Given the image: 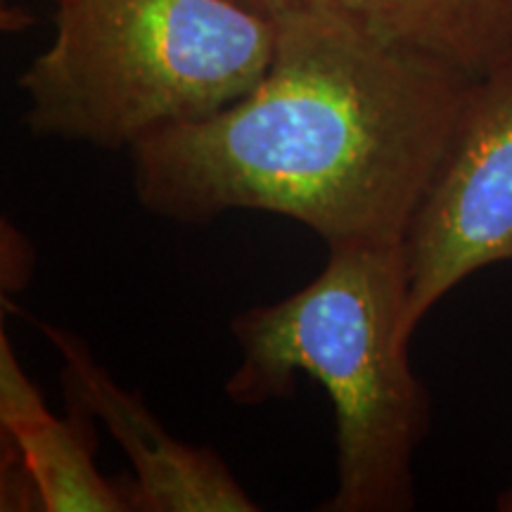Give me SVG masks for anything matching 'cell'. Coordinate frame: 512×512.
<instances>
[{"label": "cell", "mask_w": 512, "mask_h": 512, "mask_svg": "<svg viewBox=\"0 0 512 512\" xmlns=\"http://www.w3.org/2000/svg\"><path fill=\"white\" fill-rule=\"evenodd\" d=\"M273 24L252 91L133 147L138 202L176 223L268 211L328 249L401 245L472 79L382 41L342 0Z\"/></svg>", "instance_id": "obj_1"}, {"label": "cell", "mask_w": 512, "mask_h": 512, "mask_svg": "<svg viewBox=\"0 0 512 512\" xmlns=\"http://www.w3.org/2000/svg\"><path fill=\"white\" fill-rule=\"evenodd\" d=\"M382 41L479 79L512 62V0H342Z\"/></svg>", "instance_id": "obj_6"}, {"label": "cell", "mask_w": 512, "mask_h": 512, "mask_svg": "<svg viewBox=\"0 0 512 512\" xmlns=\"http://www.w3.org/2000/svg\"><path fill=\"white\" fill-rule=\"evenodd\" d=\"M60 351L64 394H72L107 427L128 456L133 508L143 512H254L259 503L242 489L214 448L171 437L140 392H126L69 332L41 323Z\"/></svg>", "instance_id": "obj_5"}, {"label": "cell", "mask_w": 512, "mask_h": 512, "mask_svg": "<svg viewBox=\"0 0 512 512\" xmlns=\"http://www.w3.org/2000/svg\"><path fill=\"white\" fill-rule=\"evenodd\" d=\"M496 508L501 510V512H512V489H508L501 498H498Z\"/></svg>", "instance_id": "obj_10"}, {"label": "cell", "mask_w": 512, "mask_h": 512, "mask_svg": "<svg viewBox=\"0 0 512 512\" xmlns=\"http://www.w3.org/2000/svg\"><path fill=\"white\" fill-rule=\"evenodd\" d=\"M17 86L38 138L128 150L226 110L264 79L275 24L233 0H62Z\"/></svg>", "instance_id": "obj_3"}, {"label": "cell", "mask_w": 512, "mask_h": 512, "mask_svg": "<svg viewBox=\"0 0 512 512\" xmlns=\"http://www.w3.org/2000/svg\"><path fill=\"white\" fill-rule=\"evenodd\" d=\"M55 3H62V0H55Z\"/></svg>", "instance_id": "obj_11"}, {"label": "cell", "mask_w": 512, "mask_h": 512, "mask_svg": "<svg viewBox=\"0 0 512 512\" xmlns=\"http://www.w3.org/2000/svg\"><path fill=\"white\" fill-rule=\"evenodd\" d=\"M401 252L411 332L470 275L512 261V62L467 86Z\"/></svg>", "instance_id": "obj_4"}, {"label": "cell", "mask_w": 512, "mask_h": 512, "mask_svg": "<svg viewBox=\"0 0 512 512\" xmlns=\"http://www.w3.org/2000/svg\"><path fill=\"white\" fill-rule=\"evenodd\" d=\"M3 242L8 247H3V266L10 268H3V290L8 292L10 290H17V287L24 285V278L22 273L17 271V266H22L24 271L31 273L29 268V261H31V254H29V242L24 240V235L19 233L15 226H10L8 221H3Z\"/></svg>", "instance_id": "obj_8"}, {"label": "cell", "mask_w": 512, "mask_h": 512, "mask_svg": "<svg viewBox=\"0 0 512 512\" xmlns=\"http://www.w3.org/2000/svg\"><path fill=\"white\" fill-rule=\"evenodd\" d=\"M408 283L401 245L330 247L309 285L230 323L242 351L226 382L235 406L294 392L306 373L335 413L337 486L328 512H406L413 460L430 432V392L411 366Z\"/></svg>", "instance_id": "obj_2"}, {"label": "cell", "mask_w": 512, "mask_h": 512, "mask_svg": "<svg viewBox=\"0 0 512 512\" xmlns=\"http://www.w3.org/2000/svg\"><path fill=\"white\" fill-rule=\"evenodd\" d=\"M233 3H238V5H242V8L259 12V15L273 19L275 15H280V12H285V10L294 8V5L304 3V0H233Z\"/></svg>", "instance_id": "obj_9"}, {"label": "cell", "mask_w": 512, "mask_h": 512, "mask_svg": "<svg viewBox=\"0 0 512 512\" xmlns=\"http://www.w3.org/2000/svg\"><path fill=\"white\" fill-rule=\"evenodd\" d=\"M69 413L46 411L12 427H0L17 441L24 465L34 477L48 512H131L126 484H114L95 465V415L72 394H64Z\"/></svg>", "instance_id": "obj_7"}]
</instances>
